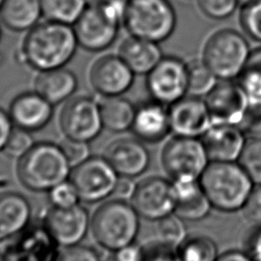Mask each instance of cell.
Wrapping results in <instances>:
<instances>
[{"mask_svg": "<svg viewBox=\"0 0 261 261\" xmlns=\"http://www.w3.org/2000/svg\"><path fill=\"white\" fill-rule=\"evenodd\" d=\"M77 47L72 25L45 19L25 33L17 56L20 62L41 72L64 67Z\"/></svg>", "mask_w": 261, "mask_h": 261, "instance_id": "cell-1", "label": "cell"}, {"mask_svg": "<svg viewBox=\"0 0 261 261\" xmlns=\"http://www.w3.org/2000/svg\"><path fill=\"white\" fill-rule=\"evenodd\" d=\"M250 54L249 43L241 33L222 29L205 42L202 60L218 80H234L243 72Z\"/></svg>", "mask_w": 261, "mask_h": 261, "instance_id": "cell-6", "label": "cell"}, {"mask_svg": "<svg viewBox=\"0 0 261 261\" xmlns=\"http://www.w3.org/2000/svg\"><path fill=\"white\" fill-rule=\"evenodd\" d=\"M30 226L18 236L0 244V261H52L57 245L43 223Z\"/></svg>", "mask_w": 261, "mask_h": 261, "instance_id": "cell-15", "label": "cell"}, {"mask_svg": "<svg viewBox=\"0 0 261 261\" xmlns=\"http://www.w3.org/2000/svg\"><path fill=\"white\" fill-rule=\"evenodd\" d=\"M3 2H4V0H0V8H1V6H2Z\"/></svg>", "mask_w": 261, "mask_h": 261, "instance_id": "cell-51", "label": "cell"}, {"mask_svg": "<svg viewBox=\"0 0 261 261\" xmlns=\"http://www.w3.org/2000/svg\"><path fill=\"white\" fill-rule=\"evenodd\" d=\"M239 127L248 140L261 141V103H250Z\"/></svg>", "mask_w": 261, "mask_h": 261, "instance_id": "cell-39", "label": "cell"}, {"mask_svg": "<svg viewBox=\"0 0 261 261\" xmlns=\"http://www.w3.org/2000/svg\"><path fill=\"white\" fill-rule=\"evenodd\" d=\"M189 95L206 96L216 85L218 79L203 62V60H192L188 63Z\"/></svg>", "mask_w": 261, "mask_h": 261, "instance_id": "cell-30", "label": "cell"}, {"mask_svg": "<svg viewBox=\"0 0 261 261\" xmlns=\"http://www.w3.org/2000/svg\"><path fill=\"white\" fill-rule=\"evenodd\" d=\"M168 114L173 136L201 139L213 124L205 99L193 95L169 105Z\"/></svg>", "mask_w": 261, "mask_h": 261, "instance_id": "cell-16", "label": "cell"}, {"mask_svg": "<svg viewBox=\"0 0 261 261\" xmlns=\"http://www.w3.org/2000/svg\"><path fill=\"white\" fill-rule=\"evenodd\" d=\"M212 205L204 191L194 198L176 204L174 213L184 220L196 221L205 218L211 211Z\"/></svg>", "mask_w": 261, "mask_h": 261, "instance_id": "cell-33", "label": "cell"}, {"mask_svg": "<svg viewBox=\"0 0 261 261\" xmlns=\"http://www.w3.org/2000/svg\"><path fill=\"white\" fill-rule=\"evenodd\" d=\"M1 38H2V30H1V25H0V41H1Z\"/></svg>", "mask_w": 261, "mask_h": 261, "instance_id": "cell-50", "label": "cell"}, {"mask_svg": "<svg viewBox=\"0 0 261 261\" xmlns=\"http://www.w3.org/2000/svg\"><path fill=\"white\" fill-rule=\"evenodd\" d=\"M243 215L254 227H261V185H255L244 207Z\"/></svg>", "mask_w": 261, "mask_h": 261, "instance_id": "cell-43", "label": "cell"}, {"mask_svg": "<svg viewBox=\"0 0 261 261\" xmlns=\"http://www.w3.org/2000/svg\"><path fill=\"white\" fill-rule=\"evenodd\" d=\"M209 163L201 139L173 136L161 150V164L170 179H200Z\"/></svg>", "mask_w": 261, "mask_h": 261, "instance_id": "cell-7", "label": "cell"}, {"mask_svg": "<svg viewBox=\"0 0 261 261\" xmlns=\"http://www.w3.org/2000/svg\"><path fill=\"white\" fill-rule=\"evenodd\" d=\"M135 189H136V184L134 182L133 178L119 176L113 195L115 196V198L127 200L132 198L135 192Z\"/></svg>", "mask_w": 261, "mask_h": 261, "instance_id": "cell-47", "label": "cell"}, {"mask_svg": "<svg viewBox=\"0 0 261 261\" xmlns=\"http://www.w3.org/2000/svg\"><path fill=\"white\" fill-rule=\"evenodd\" d=\"M210 161L238 162L247 138L238 125L213 123L201 138Z\"/></svg>", "mask_w": 261, "mask_h": 261, "instance_id": "cell-20", "label": "cell"}, {"mask_svg": "<svg viewBox=\"0 0 261 261\" xmlns=\"http://www.w3.org/2000/svg\"><path fill=\"white\" fill-rule=\"evenodd\" d=\"M212 207L222 212L242 210L254 182L238 162L210 161L200 177Z\"/></svg>", "mask_w": 261, "mask_h": 261, "instance_id": "cell-3", "label": "cell"}, {"mask_svg": "<svg viewBox=\"0 0 261 261\" xmlns=\"http://www.w3.org/2000/svg\"><path fill=\"white\" fill-rule=\"evenodd\" d=\"M146 87L151 99L171 105L188 94V63L176 56H163L146 75Z\"/></svg>", "mask_w": 261, "mask_h": 261, "instance_id": "cell-10", "label": "cell"}, {"mask_svg": "<svg viewBox=\"0 0 261 261\" xmlns=\"http://www.w3.org/2000/svg\"><path fill=\"white\" fill-rule=\"evenodd\" d=\"M239 83L250 103H261V47L251 51L249 60L239 76Z\"/></svg>", "mask_w": 261, "mask_h": 261, "instance_id": "cell-29", "label": "cell"}, {"mask_svg": "<svg viewBox=\"0 0 261 261\" xmlns=\"http://www.w3.org/2000/svg\"><path fill=\"white\" fill-rule=\"evenodd\" d=\"M34 144L35 141L31 132L14 126L4 152L10 157L19 159L34 146Z\"/></svg>", "mask_w": 261, "mask_h": 261, "instance_id": "cell-38", "label": "cell"}, {"mask_svg": "<svg viewBox=\"0 0 261 261\" xmlns=\"http://www.w3.org/2000/svg\"><path fill=\"white\" fill-rule=\"evenodd\" d=\"M52 261H101V258L94 248L77 244L68 247H59Z\"/></svg>", "mask_w": 261, "mask_h": 261, "instance_id": "cell-36", "label": "cell"}, {"mask_svg": "<svg viewBox=\"0 0 261 261\" xmlns=\"http://www.w3.org/2000/svg\"><path fill=\"white\" fill-rule=\"evenodd\" d=\"M245 251L252 261H261V227H255L247 237Z\"/></svg>", "mask_w": 261, "mask_h": 261, "instance_id": "cell-45", "label": "cell"}, {"mask_svg": "<svg viewBox=\"0 0 261 261\" xmlns=\"http://www.w3.org/2000/svg\"><path fill=\"white\" fill-rule=\"evenodd\" d=\"M135 76L118 54L100 56L89 70L90 85L100 97L123 96L133 87Z\"/></svg>", "mask_w": 261, "mask_h": 261, "instance_id": "cell-14", "label": "cell"}, {"mask_svg": "<svg viewBox=\"0 0 261 261\" xmlns=\"http://www.w3.org/2000/svg\"><path fill=\"white\" fill-rule=\"evenodd\" d=\"M88 0H41L44 19L73 25L89 5Z\"/></svg>", "mask_w": 261, "mask_h": 261, "instance_id": "cell-27", "label": "cell"}, {"mask_svg": "<svg viewBox=\"0 0 261 261\" xmlns=\"http://www.w3.org/2000/svg\"><path fill=\"white\" fill-rule=\"evenodd\" d=\"M59 127L64 138L91 143L103 130L99 99L87 94L71 97L59 114Z\"/></svg>", "mask_w": 261, "mask_h": 261, "instance_id": "cell-9", "label": "cell"}, {"mask_svg": "<svg viewBox=\"0 0 261 261\" xmlns=\"http://www.w3.org/2000/svg\"><path fill=\"white\" fill-rule=\"evenodd\" d=\"M72 28L79 47L90 52H102L114 44L121 27L110 21L90 1Z\"/></svg>", "mask_w": 261, "mask_h": 261, "instance_id": "cell-17", "label": "cell"}, {"mask_svg": "<svg viewBox=\"0 0 261 261\" xmlns=\"http://www.w3.org/2000/svg\"><path fill=\"white\" fill-rule=\"evenodd\" d=\"M98 9L113 23L121 27L127 7V0H92Z\"/></svg>", "mask_w": 261, "mask_h": 261, "instance_id": "cell-41", "label": "cell"}, {"mask_svg": "<svg viewBox=\"0 0 261 261\" xmlns=\"http://www.w3.org/2000/svg\"><path fill=\"white\" fill-rule=\"evenodd\" d=\"M117 54L136 75H147L164 56L159 43L130 35L121 42Z\"/></svg>", "mask_w": 261, "mask_h": 261, "instance_id": "cell-23", "label": "cell"}, {"mask_svg": "<svg viewBox=\"0 0 261 261\" xmlns=\"http://www.w3.org/2000/svg\"><path fill=\"white\" fill-rule=\"evenodd\" d=\"M155 222L157 225L154 240L166 245L178 248L189 236L185 225V220L175 213H172Z\"/></svg>", "mask_w": 261, "mask_h": 261, "instance_id": "cell-31", "label": "cell"}, {"mask_svg": "<svg viewBox=\"0 0 261 261\" xmlns=\"http://www.w3.org/2000/svg\"><path fill=\"white\" fill-rule=\"evenodd\" d=\"M252 1H254V0H239V2L242 3V4H247V3H250Z\"/></svg>", "mask_w": 261, "mask_h": 261, "instance_id": "cell-49", "label": "cell"}, {"mask_svg": "<svg viewBox=\"0 0 261 261\" xmlns=\"http://www.w3.org/2000/svg\"><path fill=\"white\" fill-rule=\"evenodd\" d=\"M239 4V0H198L201 11L215 20L225 19L232 15Z\"/></svg>", "mask_w": 261, "mask_h": 261, "instance_id": "cell-37", "label": "cell"}, {"mask_svg": "<svg viewBox=\"0 0 261 261\" xmlns=\"http://www.w3.org/2000/svg\"><path fill=\"white\" fill-rule=\"evenodd\" d=\"M144 261H180L177 248L153 240L144 246Z\"/></svg>", "mask_w": 261, "mask_h": 261, "instance_id": "cell-40", "label": "cell"}, {"mask_svg": "<svg viewBox=\"0 0 261 261\" xmlns=\"http://www.w3.org/2000/svg\"><path fill=\"white\" fill-rule=\"evenodd\" d=\"M238 163L254 185H261V141L248 140Z\"/></svg>", "mask_w": 261, "mask_h": 261, "instance_id": "cell-32", "label": "cell"}, {"mask_svg": "<svg viewBox=\"0 0 261 261\" xmlns=\"http://www.w3.org/2000/svg\"><path fill=\"white\" fill-rule=\"evenodd\" d=\"M47 194L51 207L55 208H71L82 202L76 188L69 178L50 189Z\"/></svg>", "mask_w": 261, "mask_h": 261, "instance_id": "cell-35", "label": "cell"}, {"mask_svg": "<svg viewBox=\"0 0 261 261\" xmlns=\"http://www.w3.org/2000/svg\"><path fill=\"white\" fill-rule=\"evenodd\" d=\"M240 23L248 37L261 43V0L244 4L240 12Z\"/></svg>", "mask_w": 261, "mask_h": 261, "instance_id": "cell-34", "label": "cell"}, {"mask_svg": "<svg viewBox=\"0 0 261 261\" xmlns=\"http://www.w3.org/2000/svg\"><path fill=\"white\" fill-rule=\"evenodd\" d=\"M118 178V173L103 155H91L73 166L69 175L81 201L88 204L101 203L112 196Z\"/></svg>", "mask_w": 261, "mask_h": 261, "instance_id": "cell-8", "label": "cell"}, {"mask_svg": "<svg viewBox=\"0 0 261 261\" xmlns=\"http://www.w3.org/2000/svg\"><path fill=\"white\" fill-rule=\"evenodd\" d=\"M77 85L75 73L64 66L38 72L34 90L53 106H56L73 97Z\"/></svg>", "mask_w": 261, "mask_h": 261, "instance_id": "cell-24", "label": "cell"}, {"mask_svg": "<svg viewBox=\"0 0 261 261\" xmlns=\"http://www.w3.org/2000/svg\"><path fill=\"white\" fill-rule=\"evenodd\" d=\"M141 216L127 200L114 198L102 202L91 217V233L103 249L114 252L135 243Z\"/></svg>", "mask_w": 261, "mask_h": 261, "instance_id": "cell-4", "label": "cell"}, {"mask_svg": "<svg viewBox=\"0 0 261 261\" xmlns=\"http://www.w3.org/2000/svg\"><path fill=\"white\" fill-rule=\"evenodd\" d=\"M215 261H252L246 251L227 250L217 257Z\"/></svg>", "mask_w": 261, "mask_h": 261, "instance_id": "cell-48", "label": "cell"}, {"mask_svg": "<svg viewBox=\"0 0 261 261\" xmlns=\"http://www.w3.org/2000/svg\"><path fill=\"white\" fill-rule=\"evenodd\" d=\"M72 166L60 144L43 141L34 146L19 159L16 174L21 185L32 192H48L69 178Z\"/></svg>", "mask_w": 261, "mask_h": 261, "instance_id": "cell-2", "label": "cell"}, {"mask_svg": "<svg viewBox=\"0 0 261 261\" xmlns=\"http://www.w3.org/2000/svg\"><path fill=\"white\" fill-rule=\"evenodd\" d=\"M122 27L130 36L161 43L173 34L176 13L169 0H127Z\"/></svg>", "mask_w": 261, "mask_h": 261, "instance_id": "cell-5", "label": "cell"}, {"mask_svg": "<svg viewBox=\"0 0 261 261\" xmlns=\"http://www.w3.org/2000/svg\"><path fill=\"white\" fill-rule=\"evenodd\" d=\"M59 144L72 167L82 163L91 156L90 143L64 138V140Z\"/></svg>", "mask_w": 261, "mask_h": 261, "instance_id": "cell-42", "label": "cell"}, {"mask_svg": "<svg viewBox=\"0 0 261 261\" xmlns=\"http://www.w3.org/2000/svg\"><path fill=\"white\" fill-rule=\"evenodd\" d=\"M8 113L15 127L33 133L44 128L51 121L54 106L33 90L16 95L9 105Z\"/></svg>", "mask_w": 261, "mask_h": 261, "instance_id": "cell-19", "label": "cell"}, {"mask_svg": "<svg viewBox=\"0 0 261 261\" xmlns=\"http://www.w3.org/2000/svg\"><path fill=\"white\" fill-rule=\"evenodd\" d=\"M113 261H144V246L132 243L112 252Z\"/></svg>", "mask_w": 261, "mask_h": 261, "instance_id": "cell-44", "label": "cell"}, {"mask_svg": "<svg viewBox=\"0 0 261 261\" xmlns=\"http://www.w3.org/2000/svg\"><path fill=\"white\" fill-rule=\"evenodd\" d=\"M42 17L41 0H4L0 8V22L16 33H27Z\"/></svg>", "mask_w": 261, "mask_h": 261, "instance_id": "cell-25", "label": "cell"}, {"mask_svg": "<svg viewBox=\"0 0 261 261\" xmlns=\"http://www.w3.org/2000/svg\"><path fill=\"white\" fill-rule=\"evenodd\" d=\"M130 130L145 144L161 142L170 133L168 106L153 99L141 102L136 106Z\"/></svg>", "mask_w": 261, "mask_h": 261, "instance_id": "cell-21", "label": "cell"}, {"mask_svg": "<svg viewBox=\"0 0 261 261\" xmlns=\"http://www.w3.org/2000/svg\"><path fill=\"white\" fill-rule=\"evenodd\" d=\"M103 156L119 176L136 178L144 174L151 162V155L145 143L136 137H122L110 142Z\"/></svg>", "mask_w": 261, "mask_h": 261, "instance_id": "cell-18", "label": "cell"}, {"mask_svg": "<svg viewBox=\"0 0 261 261\" xmlns=\"http://www.w3.org/2000/svg\"><path fill=\"white\" fill-rule=\"evenodd\" d=\"M204 99L213 123L239 126L250 106L245 90L233 80H218Z\"/></svg>", "mask_w": 261, "mask_h": 261, "instance_id": "cell-13", "label": "cell"}, {"mask_svg": "<svg viewBox=\"0 0 261 261\" xmlns=\"http://www.w3.org/2000/svg\"><path fill=\"white\" fill-rule=\"evenodd\" d=\"M177 251L180 261H215L219 256L216 243L205 234L188 236Z\"/></svg>", "mask_w": 261, "mask_h": 261, "instance_id": "cell-28", "label": "cell"}, {"mask_svg": "<svg viewBox=\"0 0 261 261\" xmlns=\"http://www.w3.org/2000/svg\"><path fill=\"white\" fill-rule=\"evenodd\" d=\"M99 106L104 128L118 134L130 130L137 106L130 100L123 96L100 97Z\"/></svg>", "mask_w": 261, "mask_h": 261, "instance_id": "cell-26", "label": "cell"}, {"mask_svg": "<svg viewBox=\"0 0 261 261\" xmlns=\"http://www.w3.org/2000/svg\"><path fill=\"white\" fill-rule=\"evenodd\" d=\"M14 128L8 110L0 107V152H4L8 139Z\"/></svg>", "mask_w": 261, "mask_h": 261, "instance_id": "cell-46", "label": "cell"}, {"mask_svg": "<svg viewBox=\"0 0 261 261\" xmlns=\"http://www.w3.org/2000/svg\"><path fill=\"white\" fill-rule=\"evenodd\" d=\"M91 217L81 204L65 209L50 206L42 223L58 247H68L82 244L91 230Z\"/></svg>", "mask_w": 261, "mask_h": 261, "instance_id": "cell-12", "label": "cell"}, {"mask_svg": "<svg viewBox=\"0 0 261 261\" xmlns=\"http://www.w3.org/2000/svg\"><path fill=\"white\" fill-rule=\"evenodd\" d=\"M129 202L141 218L157 221L172 213L176 207V199L171 179L152 175L136 184Z\"/></svg>", "mask_w": 261, "mask_h": 261, "instance_id": "cell-11", "label": "cell"}, {"mask_svg": "<svg viewBox=\"0 0 261 261\" xmlns=\"http://www.w3.org/2000/svg\"><path fill=\"white\" fill-rule=\"evenodd\" d=\"M32 206L25 196L0 191V244L18 236L31 225Z\"/></svg>", "mask_w": 261, "mask_h": 261, "instance_id": "cell-22", "label": "cell"}]
</instances>
